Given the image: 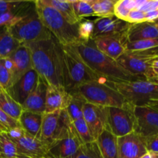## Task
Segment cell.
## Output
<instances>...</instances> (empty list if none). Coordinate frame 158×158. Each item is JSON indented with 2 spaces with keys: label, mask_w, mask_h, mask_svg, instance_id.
<instances>
[{
  "label": "cell",
  "mask_w": 158,
  "mask_h": 158,
  "mask_svg": "<svg viewBox=\"0 0 158 158\" xmlns=\"http://www.w3.org/2000/svg\"><path fill=\"white\" fill-rule=\"evenodd\" d=\"M30 52L32 68L47 85L62 86L66 89V66L63 47L52 36L26 44Z\"/></svg>",
  "instance_id": "obj_1"
},
{
  "label": "cell",
  "mask_w": 158,
  "mask_h": 158,
  "mask_svg": "<svg viewBox=\"0 0 158 158\" xmlns=\"http://www.w3.org/2000/svg\"><path fill=\"white\" fill-rule=\"evenodd\" d=\"M87 66L100 78L110 82L146 80L127 71L117 60L99 51L93 40L74 45Z\"/></svg>",
  "instance_id": "obj_2"
},
{
  "label": "cell",
  "mask_w": 158,
  "mask_h": 158,
  "mask_svg": "<svg viewBox=\"0 0 158 158\" xmlns=\"http://www.w3.org/2000/svg\"><path fill=\"white\" fill-rule=\"evenodd\" d=\"M42 23L61 46H74L80 42L78 25L69 23L56 10L41 0L34 1Z\"/></svg>",
  "instance_id": "obj_3"
},
{
  "label": "cell",
  "mask_w": 158,
  "mask_h": 158,
  "mask_svg": "<svg viewBox=\"0 0 158 158\" xmlns=\"http://www.w3.org/2000/svg\"><path fill=\"white\" fill-rule=\"evenodd\" d=\"M73 90L77 91L86 103L103 107H121L127 103L110 81L94 80L83 83Z\"/></svg>",
  "instance_id": "obj_4"
},
{
  "label": "cell",
  "mask_w": 158,
  "mask_h": 158,
  "mask_svg": "<svg viewBox=\"0 0 158 158\" xmlns=\"http://www.w3.org/2000/svg\"><path fill=\"white\" fill-rule=\"evenodd\" d=\"M66 66L68 92L77 86L94 80H105L100 78L87 66L74 46H62ZM107 81V80H106Z\"/></svg>",
  "instance_id": "obj_5"
},
{
  "label": "cell",
  "mask_w": 158,
  "mask_h": 158,
  "mask_svg": "<svg viewBox=\"0 0 158 158\" xmlns=\"http://www.w3.org/2000/svg\"><path fill=\"white\" fill-rule=\"evenodd\" d=\"M8 29L11 35L22 45L46 40L52 36L42 23L35 6L22 19L9 26Z\"/></svg>",
  "instance_id": "obj_6"
},
{
  "label": "cell",
  "mask_w": 158,
  "mask_h": 158,
  "mask_svg": "<svg viewBox=\"0 0 158 158\" xmlns=\"http://www.w3.org/2000/svg\"><path fill=\"white\" fill-rule=\"evenodd\" d=\"M156 58H158V47L143 51H125L117 61L133 75L155 82L152 62Z\"/></svg>",
  "instance_id": "obj_7"
},
{
  "label": "cell",
  "mask_w": 158,
  "mask_h": 158,
  "mask_svg": "<svg viewBox=\"0 0 158 158\" xmlns=\"http://www.w3.org/2000/svg\"><path fill=\"white\" fill-rule=\"evenodd\" d=\"M114 87L127 102L134 106L146 105L151 100L158 98V83L149 80L113 82Z\"/></svg>",
  "instance_id": "obj_8"
},
{
  "label": "cell",
  "mask_w": 158,
  "mask_h": 158,
  "mask_svg": "<svg viewBox=\"0 0 158 158\" xmlns=\"http://www.w3.org/2000/svg\"><path fill=\"white\" fill-rule=\"evenodd\" d=\"M71 123L72 121L69 120L66 110L44 114L39 139L49 148V145L67 134Z\"/></svg>",
  "instance_id": "obj_9"
},
{
  "label": "cell",
  "mask_w": 158,
  "mask_h": 158,
  "mask_svg": "<svg viewBox=\"0 0 158 158\" xmlns=\"http://www.w3.org/2000/svg\"><path fill=\"white\" fill-rule=\"evenodd\" d=\"M134 106L127 102L121 107H107V128L116 137H123L134 131Z\"/></svg>",
  "instance_id": "obj_10"
},
{
  "label": "cell",
  "mask_w": 158,
  "mask_h": 158,
  "mask_svg": "<svg viewBox=\"0 0 158 158\" xmlns=\"http://www.w3.org/2000/svg\"><path fill=\"white\" fill-rule=\"evenodd\" d=\"M15 143L18 158H44L48 147L37 137L25 132L21 127L8 132Z\"/></svg>",
  "instance_id": "obj_11"
},
{
  "label": "cell",
  "mask_w": 158,
  "mask_h": 158,
  "mask_svg": "<svg viewBox=\"0 0 158 158\" xmlns=\"http://www.w3.org/2000/svg\"><path fill=\"white\" fill-rule=\"evenodd\" d=\"M82 144L72 123L63 138L49 145L44 158H75Z\"/></svg>",
  "instance_id": "obj_12"
},
{
  "label": "cell",
  "mask_w": 158,
  "mask_h": 158,
  "mask_svg": "<svg viewBox=\"0 0 158 158\" xmlns=\"http://www.w3.org/2000/svg\"><path fill=\"white\" fill-rule=\"evenodd\" d=\"M134 133L142 138L158 134V110L148 105L134 106Z\"/></svg>",
  "instance_id": "obj_13"
},
{
  "label": "cell",
  "mask_w": 158,
  "mask_h": 158,
  "mask_svg": "<svg viewBox=\"0 0 158 158\" xmlns=\"http://www.w3.org/2000/svg\"><path fill=\"white\" fill-rule=\"evenodd\" d=\"M131 23L118 19L115 15L99 18L94 20V32L92 40L100 36H112L118 38L126 43V32Z\"/></svg>",
  "instance_id": "obj_14"
},
{
  "label": "cell",
  "mask_w": 158,
  "mask_h": 158,
  "mask_svg": "<svg viewBox=\"0 0 158 158\" xmlns=\"http://www.w3.org/2000/svg\"><path fill=\"white\" fill-rule=\"evenodd\" d=\"M83 118L96 140L102 131L107 127V107L86 103L83 108Z\"/></svg>",
  "instance_id": "obj_15"
},
{
  "label": "cell",
  "mask_w": 158,
  "mask_h": 158,
  "mask_svg": "<svg viewBox=\"0 0 158 158\" xmlns=\"http://www.w3.org/2000/svg\"><path fill=\"white\" fill-rule=\"evenodd\" d=\"M39 77L36 71L32 68L6 91L15 101L22 106L36 86Z\"/></svg>",
  "instance_id": "obj_16"
},
{
  "label": "cell",
  "mask_w": 158,
  "mask_h": 158,
  "mask_svg": "<svg viewBox=\"0 0 158 158\" xmlns=\"http://www.w3.org/2000/svg\"><path fill=\"white\" fill-rule=\"evenodd\" d=\"M147 153L143 138L136 133L118 137L119 158H141Z\"/></svg>",
  "instance_id": "obj_17"
},
{
  "label": "cell",
  "mask_w": 158,
  "mask_h": 158,
  "mask_svg": "<svg viewBox=\"0 0 158 158\" xmlns=\"http://www.w3.org/2000/svg\"><path fill=\"white\" fill-rule=\"evenodd\" d=\"M9 59L12 64V80L10 86L18 81L26 73L32 68L29 49L26 45H21L14 51ZM9 86V87H10Z\"/></svg>",
  "instance_id": "obj_18"
},
{
  "label": "cell",
  "mask_w": 158,
  "mask_h": 158,
  "mask_svg": "<svg viewBox=\"0 0 158 158\" xmlns=\"http://www.w3.org/2000/svg\"><path fill=\"white\" fill-rule=\"evenodd\" d=\"M69 100V93L62 86L47 85L44 114L65 110Z\"/></svg>",
  "instance_id": "obj_19"
},
{
  "label": "cell",
  "mask_w": 158,
  "mask_h": 158,
  "mask_svg": "<svg viewBox=\"0 0 158 158\" xmlns=\"http://www.w3.org/2000/svg\"><path fill=\"white\" fill-rule=\"evenodd\" d=\"M47 84L39 77L36 86L22 105L23 110L43 114L45 112Z\"/></svg>",
  "instance_id": "obj_20"
},
{
  "label": "cell",
  "mask_w": 158,
  "mask_h": 158,
  "mask_svg": "<svg viewBox=\"0 0 158 158\" xmlns=\"http://www.w3.org/2000/svg\"><path fill=\"white\" fill-rule=\"evenodd\" d=\"M126 43L137 40L158 39V30L154 23L143 22L131 24L125 35Z\"/></svg>",
  "instance_id": "obj_21"
},
{
  "label": "cell",
  "mask_w": 158,
  "mask_h": 158,
  "mask_svg": "<svg viewBox=\"0 0 158 158\" xmlns=\"http://www.w3.org/2000/svg\"><path fill=\"white\" fill-rule=\"evenodd\" d=\"M93 41L99 51L115 60L123 55L126 51L123 42L116 37H97L94 39Z\"/></svg>",
  "instance_id": "obj_22"
},
{
  "label": "cell",
  "mask_w": 158,
  "mask_h": 158,
  "mask_svg": "<svg viewBox=\"0 0 158 158\" xmlns=\"http://www.w3.org/2000/svg\"><path fill=\"white\" fill-rule=\"evenodd\" d=\"M103 158H119L118 137L107 127L105 128L95 140Z\"/></svg>",
  "instance_id": "obj_23"
},
{
  "label": "cell",
  "mask_w": 158,
  "mask_h": 158,
  "mask_svg": "<svg viewBox=\"0 0 158 158\" xmlns=\"http://www.w3.org/2000/svg\"><path fill=\"white\" fill-rule=\"evenodd\" d=\"M43 114L23 110L19 118L20 127L27 134L39 138Z\"/></svg>",
  "instance_id": "obj_24"
},
{
  "label": "cell",
  "mask_w": 158,
  "mask_h": 158,
  "mask_svg": "<svg viewBox=\"0 0 158 158\" xmlns=\"http://www.w3.org/2000/svg\"><path fill=\"white\" fill-rule=\"evenodd\" d=\"M44 4L53 8L65 19L73 25L79 24L80 20L74 12L72 1L69 0H41Z\"/></svg>",
  "instance_id": "obj_25"
},
{
  "label": "cell",
  "mask_w": 158,
  "mask_h": 158,
  "mask_svg": "<svg viewBox=\"0 0 158 158\" xmlns=\"http://www.w3.org/2000/svg\"><path fill=\"white\" fill-rule=\"evenodd\" d=\"M21 45L11 35L7 26L0 28V59L9 58Z\"/></svg>",
  "instance_id": "obj_26"
},
{
  "label": "cell",
  "mask_w": 158,
  "mask_h": 158,
  "mask_svg": "<svg viewBox=\"0 0 158 158\" xmlns=\"http://www.w3.org/2000/svg\"><path fill=\"white\" fill-rule=\"evenodd\" d=\"M69 100L66 110L69 120L72 122L83 118V108L86 103L85 99L76 90L69 91Z\"/></svg>",
  "instance_id": "obj_27"
},
{
  "label": "cell",
  "mask_w": 158,
  "mask_h": 158,
  "mask_svg": "<svg viewBox=\"0 0 158 158\" xmlns=\"http://www.w3.org/2000/svg\"><path fill=\"white\" fill-rule=\"evenodd\" d=\"M0 109L18 121L23 112L21 105L15 101L6 90L0 92Z\"/></svg>",
  "instance_id": "obj_28"
},
{
  "label": "cell",
  "mask_w": 158,
  "mask_h": 158,
  "mask_svg": "<svg viewBox=\"0 0 158 158\" xmlns=\"http://www.w3.org/2000/svg\"><path fill=\"white\" fill-rule=\"evenodd\" d=\"M0 158H18L15 143L6 131L0 132Z\"/></svg>",
  "instance_id": "obj_29"
},
{
  "label": "cell",
  "mask_w": 158,
  "mask_h": 158,
  "mask_svg": "<svg viewBox=\"0 0 158 158\" xmlns=\"http://www.w3.org/2000/svg\"><path fill=\"white\" fill-rule=\"evenodd\" d=\"M94 15L100 18L114 15L115 0H90Z\"/></svg>",
  "instance_id": "obj_30"
},
{
  "label": "cell",
  "mask_w": 158,
  "mask_h": 158,
  "mask_svg": "<svg viewBox=\"0 0 158 158\" xmlns=\"http://www.w3.org/2000/svg\"><path fill=\"white\" fill-rule=\"evenodd\" d=\"M137 1L132 0H118L114 6V15L118 19L126 21L130 11L137 9Z\"/></svg>",
  "instance_id": "obj_31"
},
{
  "label": "cell",
  "mask_w": 158,
  "mask_h": 158,
  "mask_svg": "<svg viewBox=\"0 0 158 158\" xmlns=\"http://www.w3.org/2000/svg\"><path fill=\"white\" fill-rule=\"evenodd\" d=\"M12 80V64L9 58L0 59V85L4 90H7Z\"/></svg>",
  "instance_id": "obj_32"
},
{
  "label": "cell",
  "mask_w": 158,
  "mask_h": 158,
  "mask_svg": "<svg viewBox=\"0 0 158 158\" xmlns=\"http://www.w3.org/2000/svg\"><path fill=\"white\" fill-rule=\"evenodd\" d=\"M72 3L74 12L80 21L85 17L94 15L90 0H72Z\"/></svg>",
  "instance_id": "obj_33"
},
{
  "label": "cell",
  "mask_w": 158,
  "mask_h": 158,
  "mask_svg": "<svg viewBox=\"0 0 158 158\" xmlns=\"http://www.w3.org/2000/svg\"><path fill=\"white\" fill-rule=\"evenodd\" d=\"M126 51H143L158 47V39L127 42L124 45Z\"/></svg>",
  "instance_id": "obj_34"
},
{
  "label": "cell",
  "mask_w": 158,
  "mask_h": 158,
  "mask_svg": "<svg viewBox=\"0 0 158 158\" xmlns=\"http://www.w3.org/2000/svg\"><path fill=\"white\" fill-rule=\"evenodd\" d=\"M72 123L74 128H75L76 132L77 133L79 137H80L83 144L95 141L94 137L91 135L90 131H89V127L85 122L84 119L80 118L79 120L72 122Z\"/></svg>",
  "instance_id": "obj_35"
},
{
  "label": "cell",
  "mask_w": 158,
  "mask_h": 158,
  "mask_svg": "<svg viewBox=\"0 0 158 158\" xmlns=\"http://www.w3.org/2000/svg\"><path fill=\"white\" fill-rule=\"evenodd\" d=\"M75 158H103L96 141L82 144Z\"/></svg>",
  "instance_id": "obj_36"
},
{
  "label": "cell",
  "mask_w": 158,
  "mask_h": 158,
  "mask_svg": "<svg viewBox=\"0 0 158 158\" xmlns=\"http://www.w3.org/2000/svg\"><path fill=\"white\" fill-rule=\"evenodd\" d=\"M94 32V21L83 20L79 23L78 33L80 42H86L92 40Z\"/></svg>",
  "instance_id": "obj_37"
},
{
  "label": "cell",
  "mask_w": 158,
  "mask_h": 158,
  "mask_svg": "<svg viewBox=\"0 0 158 158\" xmlns=\"http://www.w3.org/2000/svg\"><path fill=\"white\" fill-rule=\"evenodd\" d=\"M0 125L4 128L6 132H9L12 130L20 127L18 120H15L6 114L1 109H0Z\"/></svg>",
  "instance_id": "obj_38"
},
{
  "label": "cell",
  "mask_w": 158,
  "mask_h": 158,
  "mask_svg": "<svg viewBox=\"0 0 158 158\" xmlns=\"http://www.w3.org/2000/svg\"><path fill=\"white\" fill-rule=\"evenodd\" d=\"M126 22L134 24V23H140L143 22H146V17H145V12L140 9H134L130 11L126 19Z\"/></svg>",
  "instance_id": "obj_39"
},
{
  "label": "cell",
  "mask_w": 158,
  "mask_h": 158,
  "mask_svg": "<svg viewBox=\"0 0 158 158\" xmlns=\"http://www.w3.org/2000/svg\"><path fill=\"white\" fill-rule=\"evenodd\" d=\"M23 1H2L0 0V15L16 9Z\"/></svg>",
  "instance_id": "obj_40"
},
{
  "label": "cell",
  "mask_w": 158,
  "mask_h": 158,
  "mask_svg": "<svg viewBox=\"0 0 158 158\" xmlns=\"http://www.w3.org/2000/svg\"><path fill=\"white\" fill-rule=\"evenodd\" d=\"M147 151L154 153L158 155V134L153 137L143 138Z\"/></svg>",
  "instance_id": "obj_41"
},
{
  "label": "cell",
  "mask_w": 158,
  "mask_h": 158,
  "mask_svg": "<svg viewBox=\"0 0 158 158\" xmlns=\"http://www.w3.org/2000/svg\"><path fill=\"white\" fill-rule=\"evenodd\" d=\"M145 17H146V22L156 23L157 20H158V9L148 11L145 12Z\"/></svg>",
  "instance_id": "obj_42"
},
{
  "label": "cell",
  "mask_w": 158,
  "mask_h": 158,
  "mask_svg": "<svg viewBox=\"0 0 158 158\" xmlns=\"http://www.w3.org/2000/svg\"><path fill=\"white\" fill-rule=\"evenodd\" d=\"M152 70L155 76V83H158V58L154 59L152 62Z\"/></svg>",
  "instance_id": "obj_43"
},
{
  "label": "cell",
  "mask_w": 158,
  "mask_h": 158,
  "mask_svg": "<svg viewBox=\"0 0 158 158\" xmlns=\"http://www.w3.org/2000/svg\"><path fill=\"white\" fill-rule=\"evenodd\" d=\"M146 105L151 106L153 109L158 110V98L154 99V100H151Z\"/></svg>",
  "instance_id": "obj_44"
},
{
  "label": "cell",
  "mask_w": 158,
  "mask_h": 158,
  "mask_svg": "<svg viewBox=\"0 0 158 158\" xmlns=\"http://www.w3.org/2000/svg\"><path fill=\"white\" fill-rule=\"evenodd\" d=\"M141 158H158V155L157 154H154V153L149 152V151H148V153H147V154H145Z\"/></svg>",
  "instance_id": "obj_45"
},
{
  "label": "cell",
  "mask_w": 158,
  "mask_h": 158,
  "mask_svg": "<svg viewBox=\"0 0 158 158\" xmlns=\"http://www.w3.org/2000/svg\"><path fill=\"white\" fill-rule=\"evenodd\" d=\"M1 131H5L4 128H3L2 127L1 125H0V132H1Z\"/></svg>",
  "instance_id": "obj_46"
},
{
  "label": "cell",
  "mask_w": 158,
  "mask_h": 158,
  "mask_svg": "<svg viewBox=\"0 0 158 158\" xmlns=\"http://www.w3.org/2000/svg\"><path fill=\"white\" fill-rule=\"evenodd\" d=\"M154 24H155L156 27H157V30H158V21L156 22V23H154Z\"/></svg>",
  "instance_id": "obj_47"
},
{
  "label": "cell",
  "mask_w": 158,
  "mask_h": 158,
  "mask_svg": "<svg viewBox=\"0 0 158 158\" xmlns=\"http://www.w3.org/2000/svg\"><path fill=\"white\" fill-rule=\"evenodd\" d=\"M3 90H4V89H2V87L1 85H0V92H2V91H3Z\"/></svg>",
  "instance_id": "obj_48"
}]
</instances>
